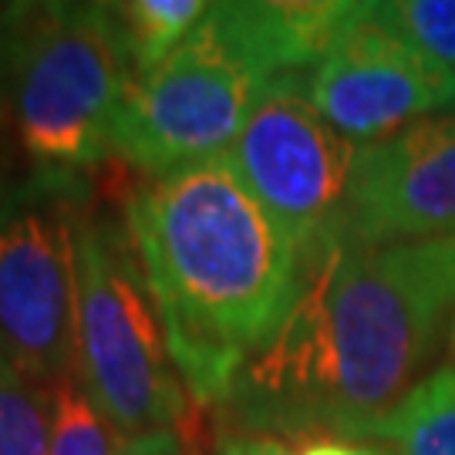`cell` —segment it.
Here are the masks:
<instances>
[{"label": "cell", "mask_w": 455, "mask_h": 455, "mask_svg": "<svg viewBox=\"0 0 455 455\" xmlns=\"http://www.w3.org/2000/svg\"><path fill=\"white\" fill-rule=\"evenodd\" d=\"M449 304L408 246L331 236L304 253L300 297L220 408L227 435L371 439L428 378Z\"/></svg>", "instance_id": "cell-1"}, {"label": "cell", "mask_w": 455, "mask_h": 455, "mask_svg": "<svg viewBox=\"0 0 455 455\" xmlns=\"http://www.w3.org/2000/svg\"><path fill=\"white\" fill-rule=\"evenodd\" d=\"M125 227L159 304L169 355L199 408L280 334L300 297L304 253L227 156L142 182Z\"/></svg>", "instance_id": "cell-2"}, {"label": "cell", "mask_w": 455, "mask_h": 455, "mask_svg": "<svg viewBox=\"0 0 455 455\" xmlns=\"http://www.w3.org/2000/svg\"><path fill=\"white\" fill-rule=\"evenodd\" d=\"M132 75L118 17L58 4L0 28V92L41 180L75 182L112 156Z\"/></svg>", "instance_id": "cell-3"}, {"label": "cell", "mask_w": 455, "mask_h": 455, "mask_svg": "<svg viewBox=\"0 0 455 455\" xmlns=\"http://www.w3.org/2000/svg\"><path fill=\"white\" fill-rule=\"evenodd\" d=\"M78 364L125 442L156 432L203 442L199 405L172 364L129 227L88 212L78 223Z\"/></svg>", "instance_id": "cell-4"}, {"label": "cell", "mask_w": 455, "mask_h": 455, "mask_svg": "<svg viewBox=\"0 0 455 455\" xmlns=\"http://www.w3.org/2000/svg\"><path fill=\"white\" fill-rule=\"evenodd\" d=\"M276 78L216 11L159 65L132 75L112 156L146 180L227 156Z\"/></svg>", "instance_id": "cell-5"}, {"label": "cell", "mask_w": 455, "mask_h": 455, "mask_svg": "<svg viewBox=\"0 0 455 455\" xmlns=\"http://www.w3.org/2000/svg\"><path fill=\"white\" fill-rule=\"evenodd\" d=\"M75 182L31 180L0 196V358L51 391L78 364V223Z\"/></svg>", "instance_id": "cell-6"}, {"label": "cell", "mask_w": 455, "mask_h": 455, "mask_svg": "<svg viewBox=\"0 0 455 455\" xmlns=\"http://www.w3.org/2000/svg\"><path fill=\"white\" fill-rule=\"evenodd\" d=\"M358 152L355 139L314 108L300 75H283L263 92L227 159L257 203L307 253L347 227Z\"/></svg>", "instance_id": "cell-7"}, {"label": "cell", "mask_w": 455, "mask_h": 455, "mask_svg": "<svg viewBox=\"0 0 455 455\" xmlns=\"http://www.w3.org/2000/svg\"><path fill=\"white\" fill-rule=\"evenodd\" d=\"M300 82L314 108L358 146L455 108V71L415 48L378 0L361 7Z\"/></svg>", "instance_id": "cell-8"}, {"label": "cell", "mask_w": 455, "mask_h": 455, "mask_svg": "<svg viewBox=\"0 0 455 455\" xmlns=\"http://www.w3.org/2000/svg\"><path fill=\"white\" fill-rule=\"evenodd\" d=\"M455 229V108L361 146L347 227L364 246L439 240Z\"/></svg>", "instance_id": "cell-9"}, {"label": "cell", "mask_w": 455, "mask_h": 455, "mask_svg": "<svg viewBox=\"0 0 455 455\" xmlns=\"http://www.w3.org/2000/svg\"><path fill=\"white\" fill-rule=\"evenodd\" d=\"M368 0H216L212 11L274 78L324 58Z\"/></svg>", "instance_id": "cell-10"}, {"label": "cell", "mask_w": 455, "mask_h": 455, "mask_svg": "<svg viewBox=\"0 0 455 455\" xmlns=\"http://www.w3.org/2000/svg\"><path fill=\"white\" fill-rule=\"evenodd\" d=\"M395 455H455V368H439L374 428Z\"/></svg>", "instance_id": "cell-11"}, {"label": "cell", "mask_w": 455, "mask_h": 455, "mask_svg": "<svg viewBox=\"0 0 455 455\" xmlns=\"http://www.w3.org/2000/svg\"><path fill=\"white\" fill-rule=\"evenodd\" d=\"M216 0H118V24L129 41L135 71L159 65L165 54L210 17Z\"/></svg>", "instance_id": "cell-12"}, {"label": "cell", "mask_w": 455, "mask_h": 455, "mask_svg": "<svg viewBox=\"0 0 455 455\" xmlns=\"http://www.w3.org/2000/svg\"><path fill=\"white\" fill-rule=\"evenodd\" d=\"M125 439L101 411L82 378L61 381L51 391L48 455H122Z\"/></svg>", "instance_id": "cell-13"}, {"label": "cell", "mask_w": 455, "mask_h": 455, "mask_svg": "<svg viewBox=\"0 0 455 455\" xmlns=\"http://www.w3.org/2000/svg\"><path fill=\"white\" fill-rule=\"evenodd\" d=\"M51 395L0 358V455H48Z\"/></svg>", "instance_id": "cell-14"}, {"label": "cell", "mask_w": 455, "mask_h": 455, "mask_svg": "<svg viewBox=\"0 0 455 455\" xmlns=\"http://www.w3.org/2000/svg\"><path fill=\"white\" fill-rule=\"evenodd\" d=\"M415 48L455 71V0H378Z\"/></svg>", "instance_id": "cell-15"}, {"label": "cell", "mask_w": 455, "mask_h": 455, "mask_svg": "<svg viewBox=\"0 0 455 455\" xmlns=\"http://www.w3.org/2000/svg\"><path fill=\"white\" fill-rule=\"evenodd\" d=\"M411 250V260L419 263V270L428 276V283L439 291V297L455 307V229L439 240H425V243H405Z\"/></svg>", "instance_id": "cell-16"}, {"label": "cell", "mask_w": 455, "mask_h": 455, "mask_svg": "<svg viewBox=\"0 0 455 455\" xmlns=\"http://www.w3.org/2000/svg\"><path fill=\"white\" fill-rule=\"evenodd\" d=\"M203 442H193L176 432H156V435H139L129 439L122 455H199Z\"/></svg>", "instance_id": "cell-17"}, {"label": "cell", "mask_w": 455, "mask_h": 455, "mask_svg": "<svg viewBox=\"0 0 455 455\" xmlns=\"http://www.w3.org/2000/svg\"><path fill=\"white\" fill-rule=\"evenodd\" d=\"M216 455H293V449L270 435H223Z\"/></svg>", "instance_id": "cell-18"}, {"label": "cell", "mask_w": 455, "mask_h": 455, "mask_svg": "<svg viewBox=\"0 0 455 455\" xmlns=\"http://www.w3.org/2000/svg\"><path fill=\"white\" fill-rule=\"evenodd\" d=\"M300 455H385V452H371V449H361V445H351L344 439H310L304 442Z\"/></svg>", "instance_id": "cell-19"}, {"label": "cell", "mask_w": 455, "mask_h": 455, "mask_svg": "<svg viewBox=\"0 0 455 455\" xmlns=\"http://www.w3.org/2000/svg\"><path fill=\"white\" fill-rule=\"evenodd\" d=\"M61 0H7V14H4V24H14V20H24V17L37 14V11H48V7H58ZM0 24V28H4Z\"/></svg>", "instance_id": "cell-20"}, {"label": "cell", "mask_w": 455, "mask_h": 455, "mask_svg": "<svg viewBox=\"0 0 455 455\" xmlns=\"http://www.w3.org/2000/svg\"><path fill=\"white\" fill-rule=\"evenodd\" d=\"M68 7H84V11H98V14L118 17V0H61Z\"/></svg>", "instance_id": "cell-21"}, {"label": "cell", "mask_w": 455, "mask_h": 455, "mask_svg": "<svg viewBox=\"0 0 455 455\" xmlns=\"http://www.w3.org/2000/svg\"><path fill=\"white\" fill-rule=\"evenodd\" d=\"M449 351H452V358H455V321H452V334H449Z\"/></svg>", "instance_id": "cell-22"}, {"label": "cell", "mask_w": 455, "mask_h": 455, "mask_svg": "<svg viewBox=\"0 0 455 455\" xmlns=\"http://www.w3.org/2000/svg\"><path fill=\"white\" fill-rule=\"evenodd\" d=\"M4 14H7V0H0V24H4Z\"/></svg>", "instance_id": "cell-23"}]
</instances>
